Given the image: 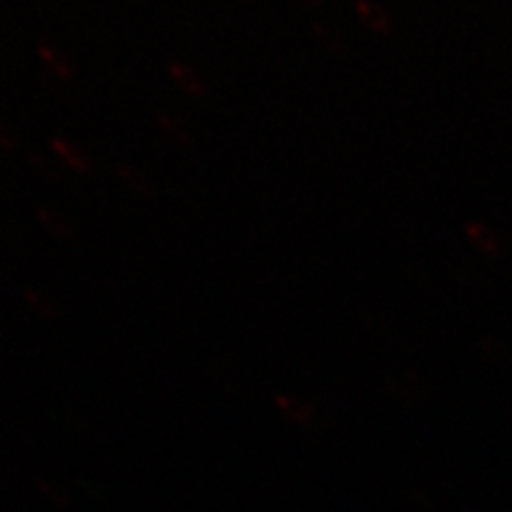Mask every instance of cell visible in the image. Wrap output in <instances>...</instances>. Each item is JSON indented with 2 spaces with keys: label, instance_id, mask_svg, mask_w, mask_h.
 Segmentation results:
<instances>
[{
  "label": "cell",
  "instance_id": "6da1fadb",
  "mask_svg": "<svg viewBox=\"0 0 512 512\" xmlns=\"http://www.w3.org/2000/svg\"><path fill=\"white\" fill-rule=\"evenodd\" d=\"M165 71L169 75V79L173 82V86L178 88L186 99L190 101H203L210 94V86H207V79L203 77V73L182 58H169L165 62Z\"/></svg>",
  "mask_w": 512,
  "mask_h": 512
},
{
  "label": "cell",
  "instance_id": "7a4b0ae2",
  "mask_svg": "<svg viewBox=\"0 0 512 512\" xmlns=\"http://www.w3.org/2000/svg\"><path fill=\"white\" fill-rule=\"evenodd\" d=\"M35 54L41 62V67L56 77L60 84H73L77 77V62L75 58L62 50V47L50 43V41H35Z\"/></svg>",
  "mask_w": 512,
  "mask_h": 512
},
{
  "label": "cell",
  "instance_id": "3957f363",
  "mask_svg": "<svg viewBox=\"0 0 512 512\" xmlns=\"http://www.w3.org/2000/svg\"><path fill=\"white\" fill-rule=\"evenodd\" d=\"M32 218L37 220V227L41 231H45L52 239H58V242H73L77 235L75 222L56 205L37 203L32 207Z\"/></svg>",
  "mask_w": 512,
  "mask_h": 512
},
{
  "label": "cell",
  "instance_id": "277c9868",
  "mask_svg": "<svg viewBox=\"0 0 512 512\" xmlns=\"http://www.w3.org/2000/svg\"><path fill=\"white\" fill-rule=\"evenodd\" d=\"M355 11L361 28L367 35L391 37L395 32L393 13L378 0H355Z\"/></svg>",
  "mask_w": 512,
  "mask_h": 512
},
{
  "label": "cell",
  "instance_id": "5b68a950",
  "mask_svg": "<svg viewBox=\"0 0 512 512\" xmlns=\"http://www.w3.org/2000/svg\"><path fill=\"white\" fill-rule=\"evenodd\" d=\"M47 148L52 150V154L71 173H75V175L92 173V169H94L92 158L82 146H79L77 141H73L69 137H50V139H47Z\"/></svg>",
  "mask_w": 512,
  "mask_h": 512
},
{
  "label": "cell",
  "instance_id": "8992f818",
  "mask_svg": "<svg viewBox=\"0 0 512 512\" xmlns=\"http://www.w3.org/2000/svg\"><path fill=\"white\" fill-rule=\"evenodd\" d=\"M22 299L28 308H32L35 312H39L41 316L50 318V316H58L60 312V303L56 299V295H52L50 291L39 286H22Z\"/></svg>",
  "mask_w": 512,
  "mask_h": 512
},
{
  "label": "cell",
  "instance_id": "52a82bcc",
  "mask_svg": "<svg viewBox=\"0 0 512 512\" xmlns=\"http://www.w3.org/2000/svg\"><path fill=\"white\" fill-rule=\"evenodd\" d=\"M468 237L472 239V244H476L478 250L491 252L495 248V239L491 237L489 229L483 227V224H470V227H468Z\"/></svg>",
  "mask_w": 512,
  "mask_h": 512
},
{
  "label": "cell",
  "instance_id": "ba28073f",
  "mask_svg": "<svg viewBox=\"0 0 512 512\" xmlns=\"http://www.w3.org/2000/svg\"><path fill=\"white\" fill-rule=\"evenodd\" d=\"M301 5H308V7H323L327 0H297Z\"/></svg>",
  "mask_w": 512,
  "mask_h": 512
}]
</instances>
